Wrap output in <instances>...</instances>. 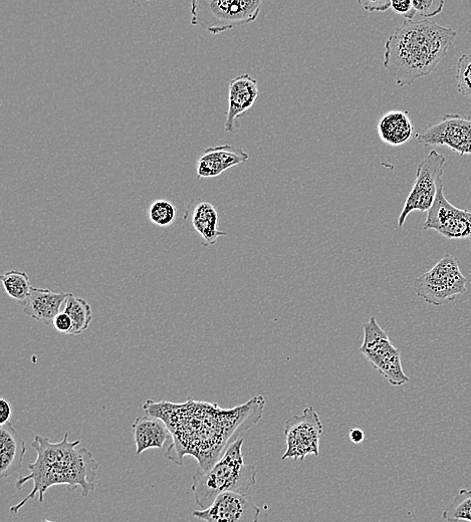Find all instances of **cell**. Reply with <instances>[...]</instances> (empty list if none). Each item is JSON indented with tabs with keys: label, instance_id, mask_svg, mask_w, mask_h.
Listing matches in <instances>:
<instances>
[{
	"label": "cell",
	"instance_id": "cell-9",
	"mask_svg": "<svg viewBox=\"0 0 471 522\" xmlns=\"http://www.w3.org/2000/svg\"><path fill=\"white\" fill-rule=\"evenodd\" d=\"M323 432V423L314 407L306 408L302 415L292 416L285 422L287 450L282 459L303 461L309 455L319 456Z\"/></svg>",
	"mask_w": 471,
	"mask_h": 522
},
{
	"label": "cell",
	"instance_id": "cell-14",
	"mask_svg": "<svg viewBox=\"0 0 471 522\" xmlns=\"http://www.w3.org/2000/svg\"><path fill=\"white\" fill-rule=\"evenodd\" d=\"M184 223L189 230L200 235L205 247L214 245L219 237L226 235L218 229V213L214 205L199 198L188 203Z\"/></svg>",
	"mask_w": 471,
	"mask_h": 522
},
{
	"label": "cell",
	"instance_id": "cell-6",
	"mask_svg": "<svg viewBox=\"0 0 471 522\" xmlns=\"http://www.w3.org/2000/svg\"><path fill=\"white\" fill-rule=\"evenodd\" d=\"M466 285L458 260L446 253L430 271L414 281L413 289L426 304L439 307L464 294Z\"/></svg>",
	"mask_w": 471,
	"mask_h": 522
},
{
	"label": "cell",
	"instance_id": "cell-29",
	"mask_svg": "<svg viewBox=\"0 0 471 522\" xmlns=\"http://www.w3.org/2000/svg\"><path fill=\"white\" fill-rule=\"evenodd\" d=\"M13 409L11 403L6 399H0V425L4 426L11 422Z\"/></svg>",
	"mask_w": 471,
	"mask_h": 522
},
{
	"label": "cell",
	"instance_id": "cell-19",
	"mask_svg": "<svg viewBox=\"0 0 471 522\" xmlns=\"http://www.w3.org/2000/svg\"><path fill=\"white\" fill-rule=\"evenodd\" d=\"M378 134L384 144L399 147L411 140L414 127L407 112L391 111L380 119Z\"/></svg>",
	"mask_w": 471,
	"mask_h": 522
},
{
	"label": "cell",
	"instance_id": "cell-31",
	"mask_svg": "<svg viewBox=\"0 0 471 522\" xmlns=\"http://www.w3.org/2000/svg\"><path fill=\"white\" fill-rule=\"evenodd\" d=\"M42 522H56V521H52V520H48V519H44Z\"/></svg>",
	"mask_w": 471,
	"mask_h": 522
},
{
	"label": "cell",
	"instance_id": "cell-1",
	"mask_svg": "<svg viewBox=\"0 0 471 522\" xmlns=\"http://www.w3.org/2000/svg\"><path fill=\"white\" fill-rule=\"evenodd\" d=\"M265 406L263 396L231 409L192 398L183 403L148 399L143 410L148 416L163 420L169 428L172 443L165 453L169 460L182 465L183 458L191 456L197 460L198 469L205 471L231 443L258 424Z\"/></svg>",
	"mask_w": 471,
	"mask_h": 522
},
{
	"label": "cell",
	"instance_id": "cell-18",
	"mask_svg": "<svg viewBox=\"0 0 471 522\" xmlns=\"http://www.w3.org/2000/svg\"><path fill=\"white\" fill-rule=\"evenodd\" d=\"M136 454L157 448L161 449L165 443L172 439V434L165 422L153 416H140L132 425Z\"/></svg>",
	"mask_w": 471,
	"mask_h": 522
},
{
	"label": "cell",
	"instance_id": "cell-8",
	"mask_svg": "<svg viewBox=\"0 0 471 522\" xmlns=\"http://www.w3.org/2000/svg\"><path fill=\"white\" fill-rule=\"evenodd\" d=\"M446 159L432 150L418 165L413 187L406 198L398 218V228H402L408 215L413 211H429L433 206L439 187L443 184Z\"/></svg>",
	"mask_w": 471,
	"mask_h": 522
},
{
	"label": "cell",
	"instance_id": "cell-24",
	"mask_svg": "<svg viewBox=\"0 0 471 522\" xmlns=\"http://www.w3.org/2000/svg\"><path fill=\"white\" fill-rule=\"evenodd\" d=\"M457 90L462 96L471 98V55H462L457 62Z\"/></svg>",
	"mask_w": 471,
	"mask_h": 522
},
{
	"label": "cell",
	"instance_id": "cell-12",
	"mask_svg": "<svg viewBox=\"0 0 471 522\" xmlns=\"http://www.w3.org/2000/svg\"><path fill=\"white\" fill-rule=\"evenodd\" d=\"M192 514L204 522H259L261 509L247 493L225 492Z\"/></svg>",
	"mask_w": 471,
	"mask_h": 522
},
{
	"label": "cell",
	"instance_id": "cell-16",
	"mask_svg": "<svg viewBox=\"0 0 471 522\" xmlns=\"http://www.w3.org/2000/svg\"><path fill=\"white\" fill-rule=\"evenodd\" d=\"M69 296L70 294L67 293H54L48 289L32 288L24 305V313L44 325L51 326L61 313Z\"/></svg>",
	"mask_w": 471,
	"mask_h": 522
},
{
	"label": "cell",
	"instance_id": "cell-28",
	"mask_svg": "<svg viewBox=\"0 0 471 522\" xmlns=\"http://www.w3.org/2000/svg\"><path fill=\"white\" fill-rule=\"evenodd\" d=\"M359 4L368 12H387L391 9L392 2L381 0V2H359Z\"/></svg>",
	"mask_w": 471,
	"mask_h": 522
},
{
	"label": "cell",
	"instance_id": "cell-2",
	"mask_svg": "<svg viewBox=\"0 0 471 522\" xmlns=\"http://www.w3.org/2000/svg\"><path fill=\"white\" fill-rule=\"evenodd\" d=\"M80 443L81 440L71 442L69 433L64 435L61 442H53L48 437L37 435L32 442V447L38 454L37 459L28 464L30 474L21 476L16 484L21 489L32 481L33 490L20 503L13 505L10 511L19 513L38 494L39 501L44 502L46 492L56 485H67L70 491L81 487L82 495L89 496L96 488L99 463L90 450L78 448Z\"/></svg>",
	"mask_w": 471,
	"mask_h": 522
},
{
	"label": "cell",
	"instance_id": "cell-23",
	"mask_svg": "<svg viewBox=\"0 0 471 522\" xmlns=\"http://www.w3.org/2000/svg\"><path fill=\"white\" fill-rule=\"evenodd\" d=\"M177 216V209L168 200L160 199L154 201L149 208V219L158 227H169Z\"/></svg>",
	"mask_w": 471,
	"mask_h": 522
},
{
	"label": "cell",
	"instance_id": "cell-13",
	"mask_svg": "<svg viewBox=\"0 0 471 522\" xmlns=\"http://www.w3.org/2000/svg\"><path fill=\"white\" fill-rule=\"evenodd\" d=\"M260 95L259 82L249 74L230 81L228 87V110L224 130L227 133L240 131L239 118L252 109Z\"/></svg>",
	"mask_w": 471,
	"mask_h": 522
},
{
	"label": "cell",
	"instance_id": "cell-15",
	"mask_svg": "<svg viewBox=\"0 0 471 522\" xmlns=\"http://www.w3.org/2000/svg\"><path fill=\"white\" fill-rule=\"evenodd\" d=\"M249 159L250 155L242 148L230 145L208 148L197 161V176L199 179L214 178Z\"/></svg>",
	"mask_w": 471,
	"mask_h": 522
},
{
	"label": "cell",
	"instance_id": "cell-7",
	"mask_svg": "<svg viewBox=\"0 0 471 522\" xmlns=\"http://www.w3.org/2000/svg\"><path fill=\"white\" fill-rule=\"evenodd\" d=\"M360 353L392 386L400 387L409 383L410 378L403 370L399 349L391 343L375 317H371L364 325Z\"/></svg>",
	"mask_w": 471,
	"mask_h": 522
},
{
	"label": "cell",
	"instance_id": "cell-22",
	"mask_svg": "<svg viewBox=\"0 0 471 522\" xmlns=\"http://www.w3.org/2000/svg\"><path fill=\"white\" fill-rule=\"evenodd\" d=\"M446 522H471V489H461L442 512Z\"/></svg>",
	"mask_w": 471,
	"mask_h": 522
},
{
	"label": "cell",
	"instance_id": "cell-30",
	"mask_svg": "<svg viewBox=\"0 0 471 522\" xmlns=\"http://www.w3.org/2000/svg\"><path fill=\"white\" fill-rule=\"evenodd\" d=\"M349 437L354 444H360L365 439V434L362 430L354 428L350 430Z\"/></svg>",
	"mask_w": 471,
	"mask_h": 522
},
{
	"label": "cell",
	"instance_id": "cell-25",
	"mask_svg": "<svg viewBox=\"0 0 471 522\" xmlns=\"http://www.w3.org/2000/svg\"><path fill=\"white\" fill-rule=\"evenodd\" d=\"M412 4L416 13L425 19L440 15L444 8L443 0H413Z\"/></svg>",
	"mask_w": 471,
	"mask_h": 522
},
{
	"label": "cell",
	"instance_id": "cell-11",
	"mask_svg": "<svg viewBox=\"0 0 471 522\" xmlns=\"http://www.w3.org/2000/svg\"><path fill=\"white\" fill-rule=\"evenodd\" d=\"M424 230H435L448 239H471V211L453 206L444 195V183L427 212Z\"/></svg>",
	"mask_w": 471,
	"mask_h": 522
},
{
	"label": "cell",
	"instance_id": "cell-26",
	"mask_svg": "<svg viewBox=\"0 0 471 522\" xmlns=\"http://www.w3.org/2000/svg\"><path fill=\"white\" fill-rule=\"evenodd\" d=\"M391 9L398 15L406 19V21H412L417 14L412 2L410 0H404V2H392Z\"/></svg>",
	"mask_w": 471,
	"mask_h": 522
},
{
	"label": "cell",
	"instance_id": "cell-4",
	"mask_svg": "<svg viewBox=\"0 0 471 522\" xmlns=\"http://www.w3.org/2000/svg\"><path fill=\"white\" fill-rule=\"evenodd\" d=\"M244 442L241 437L231 443L208 470L197 469L191 490L198 506L205 509L222 493H247L256 485L258 468L245 463Z\"/></svg>",
	"mask_w": 471,
	"mask_h": 522
},
{
	"label": "cell",
	"instance_id": "cell-20",
	"mask_svg": "<svg viewBox=\"0 0 471 522\" xmlns=\"http://www.w3.org/2000/svg\"><path fill=\"white\" fill-rule=\"evenodd\" d=\"M64 312L70 316L73 329L70 336H79L85 333L93 321V312L90 304L74 294H70Z\"/></svg>",
	"mask_w": 471,
	"mask_h": 522
},
{
	"label": "cell",
	"instance_id": "cell-5",
	"mask_svg": "<svg viewBox=\"0 0 471 522\" xmlns=\"http://www.w3.org/2000/svg\"><path fill=\"white\" fill-rule=\"evenodd\" d=\"M262 7L259 0H193L191 25L219 35L256 22Z\"/></svg>",
	"mask_w": 471,
	"mask_h": 522
},
{
	"label": "cell",
	"instance_id": "cell-21",
	"mask_svg": "<svg viewBox=\"0 0 471 522\" xmlns=\"http://www.w3.org/2000/svg\"><path fill=\"white\" fill-rule=\"evenodd\" d=\"M0 280H2L6 293L24 306L33 288L27 273L11 271L4 274Z\"/></svg>",
	"mask_w": 471,
	"mask_h": 522
},
{
	"label": "cell",
	"instance_id": "cell-27",
	"mask_svg": "<svg viewBox=\"0 0 471 522\" xmlns=\"http://www.w3.org/2000/svg\"><path fill=\"white\" fill-rule=\"evenodd\" d=\"M53 326L58 333L70 336L73 322L69 315L61 312L54 320Z\"/></svg>",
	"mask_w": 471,
	"mask_h": 522
},
{
	"label": "cell",
	"instance_id": "cell-17",
	"mask_svg": "<svg viewBox=\"0 0 471 522\" xmlns=\"http://www.w3.org/2000/svg\"><path fill=\"white\" fill-rule=\"evenodd\" d=\"M27 453L26 442L10 422L0 428V474L7 478L23 465Z\"/></svg>",
	"mask_w": 471,
	"mask_h": 522
},
{
	"label": "cell",
	"instance_id": "cell-3",
	"mask_svg": "<svg viewBox=\"0 0 471 522\" xmlns=\"http://www.w3.org/2000/svg\"><path fill=\"white\" fill-rule=\"evenodd\" d=\"M457 34L433 21H405L385 44L384 69L399 87L434 73Z\"/></svg>",
	"mask_w": 471,
	"mask_h": 522
},
{
	"label": "cell",
	"instance_id": "cell-10",
	"mask_svg": "<svg viewBox=\"0 0 471 522\" xmlns=\"http://www.w3.org/2000/svg\"><path fill=\"white\" fill-rule=\"evenodd\" d=\"M424 146L447 147L460 156L471 155V116L445 115L416 134Z\"/></svg>",
	"mask_w": 471,
	"mask_h": 522
}]
</instances>
